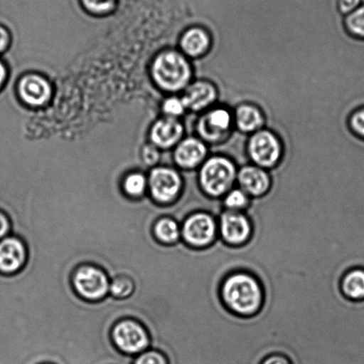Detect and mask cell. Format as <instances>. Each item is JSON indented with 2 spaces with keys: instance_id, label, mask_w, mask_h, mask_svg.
<instances>
[{
  "instance_id": "cell-1",
  "label": "cell",
  "mask_w": 364,
  "mask_h": 364,
  "mask_svg": "<svg viewBox=\"0 0 364 364\" xmlns=\"http://www.w3.org/2000/svg\"><path fill=\"white\" fill-rule=\"evenodd\" d=\"M221 301L231 313L239 316H255L262 308L264 291L252 274L235 271L228 274L220 286Z\"/></svg>"
},
{
  "instance_id": "cell-2",
  "label": "cell",
  "mask_w": 364,
  "mask_h": 364,
  "mask_svg": "<svg viewBox=\"0 0 364 364\" xmlns=\"http://www.w3.org/2000/svg\"><path fill=\"white\" fill-rule=\"evenodd\" d=\"M237 174L233 162L225 157L206 160L199 173V183L208 197L219 199L230 191Z\"/></svg>"
},
{
  "instance_id": "cell-3",
  "label": "cell",
  "mask_w": 364,
  "mask_h": 364,
  "mask_svg": "<svg viewBox=\"0 0 364 364\" xmlns=\"http://www.w3.org/2000/svg\"><path fill=\"white\" fill-rule=\"evenodd\" d=\"M156 82L163 88L177 91L188 84L191 69L187 60L176 52H166L159 56L153 66Z\"/></svg>"
},
{
  "instance_id": "cell-4",
  "label": "cell",
  "mask_w": 364,
  "mask_h": 364,
  "mask_svg": "<svg viewBox=\"0 0 364 364\" xmlns=\"http://www.w3.org/2000/svg\"><path fill=\"white\" fill-rule=\"evenodd\" d=\"M181 239L192 248L203 249L216 240L219 229L215 217L207 212L191 214L181 224Z\"/></svg>"
},
{
  "instance_id": "cell-5",
  "label": "cell",
  "mask_w": 364,
  "mask_h": 364,
  "mask_svg": "<svg viewBox=\"0 0 364 364\" xmlns=\"http://www.w3.org/2000/svg\"><path fill=\"white\" fill-rule=\"evenodd\" d=\"M75 291L87 301H99L109 294V280L98 267L84 265L77 267L73 276Z\"/></svg>"
},
{
  "instance_id": "cell-6",
  "label": "cell",
  "mask_w": 364,
  "mask_h": 364,
  "mask_svg": "<svg viewBox=\"0 0 364 364\" xmlns=\"http://www.w3.org/2000/svg\"><path fill=\"white\" fill-rule=\"evenodd\" d=\"M112 338L114 345L124 354L136 356L149 348L147 331L136 321H120L114 326Z\"/></svg>"
},
{
  "instance_id": "cell-7",
  "label": "cell",
  "mask_w": 364,
  "mask_h": 364,
  "mask_svg": "<svg viewBox=\"0 0 364 364\" xmlns=\"http://www.w3.org/2000/svg\"><path fill=\"white\" fill-rule=\"evenodd\" d=\"M219 236L225 244L241 246L248 242L252 236L251 220L245 212L223 210L218 217Z\"/></svg>"
},
{
  "instance_id": "cell-8",
  "label": "cell",
  "mask_w": 364,
  "mask_h": 364,
  "mask_svg": "<svg viewBox=\"0 0 364 364\" xmlns=\"http://www.w3.org/2000/svg\"><path fill=\"white\" fill-rule=\"evenodd\" d=\"M249 155L257 165L271 167L278 162L282 153L279 140L269 130H259L249 141Z\"/></svg>"
},
{
  "instance_id": "cell-9",
  "label": "cell",
  "mask_w": 364,
  "mask_h": 364,
  "mask_svg": "<svg viewBox=\"0 0 364 364\" xmlns=\"http://www.w3.org/2000/svg\"><path fill=\"white\" fill-rule=\"evenodd\" d=\"M151 197L160 204H170L176 201L181 189V180L176 171L159 167L149 177Z\"/></svg>"
},
{
  "instance_id": "cell-10",
  "label": "cell",
  "mask_w": 364,
  "mask_h": 364,
  "mask_svg": "<svg viewBox=\"0 0 364 364\" xmlns=\"http://www.w3.org/2000/svg\"><path fill=\"white\" fill-rule=\"evenodd\" d=\"M26 259V247L21 239L9 235L0 241V273L13 274L19 272Z\"/></svg>"
},
{
  "instance_id": "cell-11",
  "label": "cell",
  "mask_w": 364,
  "mask_h": 364,
  "mask_svg": "<svg viewBox=\"0 0 364 364\" xmlns=\"http://www.w3.org/2000/svg\"><path fill=\"white\" fill-rule=\"evenodd\" d=\"M230 125V113L226 109L216 108L201 118L198 123V132L206 141L215 142L228 134Z\"/></svg>"
},
{
  "instance_id": "cell-12",
  "label": "cell",
  "mask_w": 364,
  "mask_h": 364,
  "mask_svg": "<svg viewBox=\"0 0 364 364\" xmlns=\"http://www.w3.org/2000/svg\"><path fill=\"white\" fill-rule=\"evenodd\" d=\"M240 188L252 198L262 197L270 190L271 178L262 167L246 166L237 174Z\"/></svg>"
},
{
  "instance_id": "cell-13",
  "label": "cell",
  "mask_w": 364,
  "mask_h": 364,
  "mask_svg": "<svg viewBox=\"0 0 364 364\" xmlns=\"http://www.w3.org/2000/svg\"><path fill=\"white\" fill-rule=\"evenodd\" d=\"M217 91L213 84L205 81H198L189 85L181 98L185 108L201 110L215 101Z\"/></svg>"
},
{
  "instance_id": "cell-14",
  "label": "cell",
  "mask_w": 364,
  "mask_h": 364,
  "mask_svg": "<svg viewBox=\"0 0 364 364\" xmlns=\"http://www.w3.org/2000/svg\"><path fill=\"white\" fill-rule=\"evenodd\" d=\"M18 89L23 101L34 106L44 105L51 94L48 82L44 78L33 75L24 77L20 81Z\"/></svg>"
},
{
  "instance_id": "cell-15",
  "label": "cell",
  "mask_w": 364,
  "mask_h": 364,
  "mask_svg": "<svg viewBox=\"0 0 364 364\" xmlns=\"http://www.w3.org/2000/svg\"><path fill=\"white\" fill-rule=\"evenodd\" d=\"M207 149L205 144L198 139L191 137L182 141L176 151L178 165L185 169L198 166L205 158Z\"/></svg>"
},
{
  "instance_id": "cell-16",
  "label": "cell",
  "mask_w": 364,
  "mask_h": 364,
  "mask_svg": "<svg viewBox=\"0 0 364 364\" xmlns=\"http://www.w3.org/2000/svg\"><path fill=\"white\" fill-rule=\"evenodd\" d=\"M183 128L181 124L174 118H166L156 123L152 128L151 138L156 145L160 147L167 148L173 145L179 140Z\"/></svg>"
},
{
  "instance_id": "cell-17",
  "label": "cell",
  "mask_w": 364,
  "mask_h": 364,
  "mask_svg": "<svg viewBox=\"0 0 364 364\" xmlns=\"http://www.w3.org/2000/svg\"><path fill=\"white\" fill-rule=\"evenodd\" d=\"M341 288L346 298L352 301H364V269L356 267L342 277Z\"/></svg>"
},
{
  "instance_id": "cell-18",
  "label": "cell",
  "mask_w": 364,
  "mask_h": 364,
  "mask_svg": "<svg viewBox=\"0 0 364 364\" xmlns=\"http://www.w3.org/2000/svg\"><path fill=\"white\" fill-rule=\"evenodd\" d=\"M237 128L245 133L260 130L264 124V116L258 107L252 105H239L235 112Z\"/></svg>"
},
{
  "instance_id": "cell-19",
  "label": "cell",
  "mask_w": 364,
  "mask_h": 364,
  "mask_svg": "<svg viewBox=\"0 0 364 364\" xmlns=\"http://www.w3.org/2000/svg\"><path fill=\"white\" fill-rule=\"evenodd\" d=\"M210 46V38L201 28H192L181 39V48L187 55L198 57L207 51Z\"/></svg>"
},
{
  "instance_id": "cell-20",
  "label": "cell",
  "mask_w": 364,
  "mask_h": 364,
  "mask_svg": "<svg viewBox=\"0 0 364 364\" xmlns=\"http://www.w3.org/2000/svg\"><path fill=\"white\" fill-rule=\"evenodd\" d=\"M181 224L172 217H163L155 224V237L161 244H176L181 238Z\"/></svg>"
},
{
  "instance_id": "cell-21",
  "label": "cell",
  "mask_w": 364,
  "mask_h": 364,
  "mask_svg": "<svg viewBox=\"0 0 364 364\" xmlns=\"http://www.w3.org/2000/svg\"><path fill=\"white\" fill-rule=\"evenodd\" d=\"M250 196L242 191L241 188L232 189L225 195L223 206L225 210L231 212H241L245 210L250 205Z\"/></svg>"
},
{
  "instance_id": "cell-22",
  "label": "cell",
  "mask_w": 364,
  "mask_h": 364,
  "mask_svg": "<svg viewBox=\"0 0 364 364\" xmlns=\"http://www.w3.org/2000/svg\"><path fill=\"white\" fill-rule=\"evenodd\" d=\"M147 181L144 175L140 173L131 174L124 181V194L131 198H140L145 194Z\"/></svg>"
},
{
  "instance_id": "cell-23",
  "label": "cell",
  "mask_w": 364,
  "mask_h": 364,
  "mask_svg": "<svg viewBox=\"0 0 364 364\" xmlns=\"http://www.w3.org/2000/svg\"><path fill=\"white\" fill-rule=\"evenodd\" d=\"M121 364H169L165 355L159 351L149 350L136 356L124 354Z\"/></svg>"
},
{
  "instance_id": "cell-24",
  "label": "cell",
  "mask_w": 364,
  "mask_h": 364,
  "mask_svg": "<svg viewBox=\"0 0 364 364\" xmlns=\"http://www.w3.org/2000/svg\"><path fill=\"white\" fill-rule=\"evenodd\" d=\"M345 24L353 37L364 41V5L348 14Z\"/></svg>"
},
{
  "instance_id": "cell-25",
  "label": "cell",
  "mask_w": 364,
  "mask_h": 364,
  "mask_svg": "<svg viewBox=\"0 0 364 364\" xmlns=\"http://www.w3.org/2000/svg\"><path fill=\"white\" fill-rule=\"evenodd\" d=\"M134 290V281L130 278L121 276L109 281V294L122 299L129 297Z\"/></svg>"
},
{
  "instance_id": "cell-26",
  "label": "cell",
  "mask_w": 364,
  "mask_h": 364,
  "mask_svg": "<svg viewBox=\"0 0 364 364\" xmlns=\"http://www.w3.org/2000/svg\"><path fill=\"white\" fill-rule=\"evenodd\" d=\"M85 9L92 14H105L115 9L119 0H80Z\"/></svg>"
},
{
  "instance_id": "cell-27",
  "label": "cell",
  "mask_w": 364,
  "mask_h": 364,
  "mask_svg": "<svg viewBox=\"0 0 364 364\" xmlns=\"http://www.w3.org/2000/svg\"><path fill=\"white\" fill-rule=\"evenodd\" d=\"M349 125L353 133L364 141V106L353 113Z\"/></svg>"
},
{
  "instance_id": "cell-28",
  "label": "cell",
  "mask_w": 364,
  "mask_h": 364,
  "mask_svg": "<svg viewBox=\"0 0 364 364\" xmlns=\"http://www.w3.org/2000/svg\"><path fill=\"white\" fill-rule=\"evenodd\" d=\"M185 106L181 99L172 98L164 103V110L172 117L179 116L183 113Z\"/></svg>"
},
{
  "instance_id": "cell-29",
  "label": "cell",
  "mask_w": 364,
  "mask_h": 364,
  "mask_svg": "<svg viewBox=\"0 0 364 364\" xmlns=\"http://www.w3.org/2000/svg\"><path fill=\"white\" fill-rule=\"evenodd\" d=\"M336 1L338 11L344 14L354 12L362 3V0H336Z\"/></svg>"
},
{
  "instance_id": "cell-30",
  "label": "cell",
  "mask_w": 364,
  "mask_h": 364,
  "mask_svg": "<svg viewBox=\"0 0 364 364\" xmlns=\"http://www.w3.org/2000/svg\"><path fill=\"white\" fill-rule=\"evenodd\" d=\"M11 35L9 30L3 25H0V55L9 48Z\"/></svg>"
},
{
  "instance_id": "cell-31",
  "label": "cell",
  "mask_w": 364,
  "mask_h": 364,
  "mask_svg": "<svg viewBox=\"0 0 364 364\" xmlns=\"http://www.w3.org/2000/svg\"><path fill=\"white\" fill-rule=\"evenodd\" d=\"M11 233V224L9 217L5 213L0 212V241L9 236Z\"/></svg>"
},
{
  "instance_id": "cell-32",
  "label": "cell",
  "mask_w": 364,
  "mask_h": 364,
  "mask_svg": "<svg viewBox=\"0 0 364 364\" xmlns=\"http://www.w3.org/2000/svg\"><path fill=\"white\" fill-rule=\"evenodd\" d=\"M144 156L145 162L149 164V165H152L156 162H158L159 160V152L154 147H151V146H148L146 147L144 152Z\"/></svg>"
},
{
  "instance_id": "cell-33",
  "label": "cell",
  "mask_w": 364,
  "mask_h": 364,
  "mask_svg": "<svg viewBox=\"0 0 364 364\" xmlns=\"http://www.w3.org/2000/svg\"><path fill=\"white\" fill-rule=\"evenodd\" d=\"M9 71L7 69V64L0 57V92H1L6 83L9 81Z\"/></svg>"
},
{
  "instance_id": "cell-34",
  "label": "cell",
  "mask_w": 364,
  "mask_h": 364,
  "mask_svg": "<svg viewBox=\"0 0 364 364\" xmlns=\"http://www.w3.org/2000/svg\"><path fill=\"white\" fill-rule=\"evenodd\" d=\"M260 364H291L290 360L282 355H272L267 356Z\"/></svg>"
},
{
  "instance_id": "cell-35",
  "label": "cell",
  "mask_w": 364,
  "mask_h": 364,
  "mask_svg": "<svg viewBox=\"0 0 364 364\" xmlns=\"http://www.w3.org/2000/svg\"><path fill=\"white\" fill-rule=\"evenodd\" d=\"M0 310H1V308H0ZM0 326H1V312H0Z\"/></svg>"
},
{
  "instance_id": "cell-36",
  "label": "cell",
  "mask_w": 364,
  "mask_h": 364,
  "mask_svg": "<svg viewBox=\"0 0 364 364\" xmlns=\"http://www.w3.org/2000/svg\"><path fill=\"white\" fill-rule=\"evenodd\" d=\"M44 364H49V363H44Z\"/></svg>"
}]
</instances>
